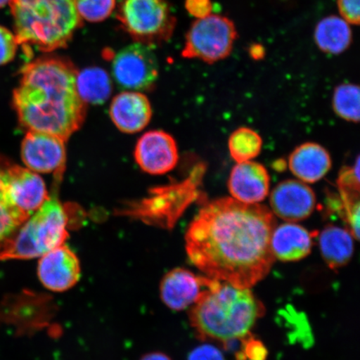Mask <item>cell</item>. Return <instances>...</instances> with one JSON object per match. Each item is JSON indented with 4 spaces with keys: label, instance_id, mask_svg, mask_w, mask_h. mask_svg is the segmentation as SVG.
Masks as SVG:
<instances>
[{
    "label": "cell",
    "instance_id": "6da1fadb",
    "mask_svg": "<svg viewBox=\"0 0 360 360\" xmlns=\"http://www.w3.org/2000/svg\"><path fill=\"white\" fill-rule=\"evenodd\" d=\"M272 211L233 198L207 202L186 232L188 259L207 277L250 289L274 263Z\"/></svg>",
    "mask_w": 360,
    "mask_h": 360
},
{
    "label": "cell",
    "instance_id": "7a4b0ae2",
    "mask_svg": "<svg viewBox=\"0 0 360 360\" xmlns=\"http://www.w3.org/2000/svg\"><path fill=\"white\" fill-rule=\"evenodd\" d=\"M77 70L70 60L44 56L22 68L13 103L22 127L67 141L83 124L86 103L76 88Z\"/></svg>",
    "mask_w": 360,
    "mask_h": 360
},
{
    "label": "cell",
    "instance_id": "3957f363",
    "mask_svg": "<svg viewBox=\"0 0 360 360\" xmlns=\"http://www.w3.org/2000/svg\"><path fill=\"white\" fill-rule=\"evenodd\" d=\"M264 313L249 289L210 278L193 304L190 319L202 338L231 342L245 338Z\"/></svg>",
    "mask_w": 360,
    "mask_h": 360
},
{
    "label": "cell",
    "instance_id": "277c9868",
    "mask_svg": "<svg viewBox=\"0 0 360 360\" xmlns=\"http://www.w3.org/2000/svg\"><path fill=\"white\" fill-rule=\"evenodd\" d=\"M18 44L51 53L65 48L82 20L74 0H13L10 4Z\"/></svg>",
    "mask_w": 360,
    "mask_h": 360
},
{
    "label": "cell",
    "instance_id": "5b68a950",
    "mask_svg": "<svg viewBox=\"0 0 360 360\" xmlns=\"http://www.w3.org/2000/svg\"><path fill=\"white\" fill-rule=\"evenodd\" d=\"M67 224L64 206L56 196L49 197L0 250V259L41 257L47 252L65 244L68 237Z\"/></svg>",
    "mask_w": 360,
    "mask_h": 360
},
{
    "label": "cell",
    "instance_id": "8992f818",
    "mask_svg": "<svg viewBox=\"0 0 360 360\" xmlns=\"http://www.w3.org/2000/svg\"><path fill=\"white\" fill-rule=\"evenodd\" d=\"M117 18L135 41L148 46L167 41L176 26L168 0H123Z\"/></svg>",
    "mask_w": 360,
    "mask_h": 360
},
{
    "label": "cell",
    "instance_id": "52a82bcc",
    "mask_svg": "<svg viewBox=\"0 0 360 360\" xmlns=\"http://www.w3.org/2000/svg\"><path fill=\"white\" fill-rule=\"evenodd\" d=\"M237 38L235 22L228 17L211 13L193 22L186 34L182 56L213 65L231 56Z\"/></svg>",
    "mask_w": 360,
    "mask_h": 360
},
{
    "label": "cell",
    "instance_id": "ba28073f",
    "mask_svg": "<svg viewBox=\"0 0 360 360\" xmlns=\"http://www.w3.org/2000/svg\"><path fill=\"white\" fill-rule=\"evenodd\" d=\"M112 75L118 86L127 91H145L159 75V65L150 46L134 43L121 49L112 62Z\"/></svg>",
    "mask_w": 360,
    "mask_h": 360
},
{
    "label": "cell",
    "instance_id": "9c48e42d",
    "mask_svg": "<svg viewBox=\"0 0 360 360\" xmlns=\"http://www.w3.org/2000/svg\"><path fill=\"white\" fill-rule=\"evenodd\" d=\"M65 139L51 134L27 132L21 143V159L37 174L60 173L66 162Z\"/></svg>",
    "mask_w": 360,
    "mask_h": 360
},
{
    "label": "cell",
    "instance_id": "30bf717a",
    "mask_svg": "<svg viewBox=\"0 0 360 360\" xmlns=\"http://www.w3.org/2000/svg\"><path fill=\"white\" fill-rule=\"evenodd\" d=\"M134 158L143 172L162 175L174 169L179 161L176 141L163 130H152L139 138Z\"/></svg>",
    "mask_w": 360,
    "mask_h": 360
},
{
    "label": "cell",
    "instance_id": "8fae6325",
    "mask_svg": "<svg viewBox=\"0 0 360 360\" xmlns=\"http://www.w3.org/2000/svg\"><path fill=\"white\" fill-rule=\"evenodd\" d=\"M80 274L77 256L65 244L39 258L38 276L42 285L49 290H69L79 282Z\"/></svg>",
    "mask_w": 360,
    "mask_h": 360
},
{
    "label": "cell",
    "instance_id": "7c38bea8",
    "mask_svg": "<svg viewBox=\"0 0 360 360\" xmlns=\"http://www.w3.org/2000/svg\"><path fill=\"white\" fill-rule=\"evenodd\" d=\"M272 213L290 222L309 217L316 206V196L311 188L300 180H285L270 195Z\"/></svg>",
    "mask_w": 360,
    "mask_h": 360
},
{
    "label": "cell",
    "instance_id": "4fadbf2b",
    "mask_svg": "<svg viewBox=\"0 0 360 360\" xmlns=\"http://www.w3.org/2000/svg\"><path fill=\"white\" fill-rule=\"evenodd\" d=\"M270 177L264 166L254 161L237 163L231 170L228 188L233 198L245 204H259L269 193Z\"/></svg>",
    "mask_w": 360,
    "mask_h": 360
},
{
    "label": "cell",
    "instance_id": "5bb4252c",
    "mask_svg": "<svg viewBox=\"0 0 360 360\" xmlns=\"http://www.w3.org/2000/svg\"><path fill=\"white\" fill-rule=\"evenodd\" d=\"M209 281L210 278L196 276L187 269H174L162 278L161 300L170 309L183 310L196 302Z\"/></svg>",
    "mask_w": 360,
    "mask_h": 360
},
{
    "label": "cell",
    "instance_id": "9a60e30c",
    "mask_svg": "<svg viewBox=\"0 0 360 360\" xmlns=\"http://www.w3.org/2000/svg\"><path fill=\"white\" fill-rule=\"evenodd\" d=\"M110 115L112 123L121 132H141L152 118L150 102L145 94L126 90L112 100Z\"/></svg>",
    "mask_w": 360,
    "mask_h": 360
},
{
    "label": "cell",
    "instance_id": "2e32d148",
    "mask_svg": "<svg viewBox=\"0 0 360 360\" xmlns=\"http://www.w3.org/2000/svg\"><path fill=\"white\" fill-rule=\"evenodd\" d=\"M10 188L18 208L29 216L49 198L43 179L34 171L15 164L11 168Z\"/></svg>",
    "mask_w": 360,
    "mask_h": 360
},
{
    "label": "cell",
    "instance_id": "e0dca14e",
    "mask_svg": "<svg viewBox=\"0 0 360 360\" xmlns=\"http://www.w3.org/2000/svg\"><path fill=\"white\" fill-rule=\"evenodd\" d=\"M331 166L330 153L316 143H303L297 147L289 158L292 174L305 184L319 181L328 173Z\"/></svg>",
    "mask_w": 360,
    "mask_h": 360
},
{
    "label": "cell",
    "instance_id": "ac0fdd59",
    "mask_svg": "<svg viewBox=\"0 0 360 360\" xmlns=\"http://www.w3.org/2000/svg\"><path fill=\"white\" fill-rule=\"evenodd\" d=\"M271 250L274 258L282 261H296L306 257L312 247V238L300 225L286 223L274 229Z\"/></svg>",
    "mask_w": 360,
    "mask_h": 360
},
{
    "label": "cell",
    "instance_id": "d6986e66",
    "mask_svg": "<svg viewBox=\"0 0 360 360\" xmlns=\"http://www.w3.org/2000/svg\"><path fill=\"white\" fill-rule=\"evenodd\" d=\"M13 163L0 155V250L30 217L13 202L11 193V168Z\"/></svg>",
    "mask_w": 360,
    "mask_h": 360
},
{
    "label": "cell",
    "instance_id": "ffe728a7",
    "mask_svg": "<svg viewBox=\"0 0 360 360\" xmlns=\"http://www.w3.org/2000/svg\"><path fill=\"white\" fill-rule=\"evenodd\" d=\"M314 38L322 52L332 56L347 51L353 39L349 22L335 15L326 17L318 22Z\"/></svg>",
    "mask_w": 360,
    "mask_h": 360
},
{
    "label": "cell",
    "instance_id": "44dd1931",
    "mask_svg": "<svg viewBox=\"0 0 360 360\" xmlns=\"http://www.w3.org/2000/svg\"><path fill=\"white\" fill-rule=\"evenodd\" d=\"M319 245L328 266L340 268L352 257L353 236L349 231L336 226L327 227L319 237Z\"/></svg>",
    "mask_w": 360,
    "mask_h": 360
},
{
    "label": "cell",
    "instance_id": "7402d4cb",
    "mask_svg": "<svg viewBox=\"0 0 360 360\" xmlns=\"http://www.w3.org/2000/svg\"><path fill=\"white\" fill-rule=\"evenodd\" d=\"M76 88L81 100L92 105L105 103L112 93L110 75L98 67H89L77 72Z\"/></svg>",
    "mask_w": 360,
    "mask_h": 360
},
{
    "label": "cell",
    "instance_id": "603a6c76",
    "mask_svg": "<svg viewBox=\"0 0 360 360\" xmlns=\"http://www.w3.org/2000/svg\"><path fill=\"white\" fill-rule=\"evenodd\" d=\"M228 146L232 159L241 163L254 160L260 154L263 141L254 129L242 127L232 133Z\"/></svg>",
    "mask_w": 360,
    "mask_h": 360
},
{
    "label": "cell",
    "instance_id": "cb8c5ba5",
    "mask_svg": "<svg viewBox=\"0 0 360 360\" xmlns=\"http://www.w3.org/2000/svg\"><path fill=\"white\" fill-rule=\"evenodd\" d=\"M359 88L353 84H342L333 96V109L342 120L349 122L359 121Z\"/></svg>",
    "mask_w": 360,
    "mask_h": 360
},
{
    "label": "cell",
    "instance_id": "d4e9b609",
    "mask_svg": "<svg viewBox=\"0 0 360 360\" xmlns=\"http://www.w3.org/2000/svg\"><path fill=\"white\" fill-rule=\"evenodd\" d=\"M81 20L98 22L109 18L116 6V0H74Z\"/></svg>",
    "mask_w": 360,
    "mask_h": 360
},
{
    "label": "cell",
    "instance_id": "484cf974",
    "mask_svg": "<svg viewBox=\"0 0 360 360\" xmlns=\"http://www.w3.org/2000/svg\"><path fill=\"white\" fill-rule=\"evenodd\" d=\"M18 46L15 34L0 26V66L8 64L15 58Z\"/></svg>",
    "mask_w": 360,
    "mask_h": 360
},
{
    "label": "cell",
    "instance_id": "4316f807",
    "mask_svg": "<svg viewBox=\"0 0 360 360\" xmlns=\"http://www.w3.org/2000/svg\"><path fill=\"white\" fill-rule=\"evenodd\" d=\"M340 192L359 193V158L352 167H345L337 179Z\"/></svg>",
    "mask_w": 360,
    "mask_h": 360
},
{
    "label": "cell",
    "instance_id": "83f0119b",
    "mask_svg": "<svg viewBox=\"0 0 360 360\" xmlns=\"http://www.w3.org/2000/svg\"><path fill=\"white\" fill-rule=\"evenodd\" d=\"M360 0H337L338 10L342 19L349 25H359L360 21Z\"/></svg>",
    "mask_w": 360,
    "mask_h": 360
},
{
    "label": "cell",
    "instance_id": "f1b7e54d",
    "mask_svg": "<svg viewBox=\"0 0 360 360\" xmlns=\"http://www.w3.org/2000/svg\"><path fill=\"white\" fill-rule=\"evenodd\" d=\"M244 351L241 354L240 360H265L267 356L266 349L258 340H247L244 344Z\"/></svg>",
    "mask_w": 360,
    "mask_h": 360
},
{
    "label": "cell",
    "instance_id": "f546056e",
    "mask_svg": "<svg viewBox=\"0 0 360 360\" xmlns=\"http://www.w3.org/2000/svg\"><path fill=\"white\" fill-rule=\"evenodd\" d=\"M186 8L192 16L202 19L212 13L213 4L210 0H186Z\"/></svg>",
    "mask_w": 360,
    "mask_h": 360
},
{
    "label": "cell",
    "instance_id": "4dcf8cb0",
    "mask_svg": "<svg viewBox=\"0 0 360 360\" xmlns=\"http://www.w3.org/2000/svg\"><path fill=\"white\" fill-rule=\"evenodd\" d=\"M188 360H224L220 351L212 345L199 346L188 354Z\"/></svg>",
    "mask_w": 360,
    "mask_h": 360
},
{
    "label": "cell",
    "instance_id": "1f68e13d",
    "mask_svg": "<svg viewBox=\"0 0 360 360\" xmlns=\"http://www.w3.org/2000/svg\"><path fill=\"white\" fill-rule=\"evenodd\" d=\"M139 360H172L171 359L168 355H166L163 353L155 352L143 355V356Z\"/></svg>",
    "mask_w": 360,
    "mask_h": 360
},
{
    "label": "cell",
    "instance_id": "d6a6232c",
    "mask_svg": "<svg viewBox=\"0 0 360 360\" xmlns=\"http://www.w3.org/2000/svg\"><path fill=\"white\" fill-rule=\"evenodd\" d=\"M264 49L262 46H260L259 44H255L254 46H252L250 49V55L253 56V58H260L261 55H264Z\"/></svg>",
    "mask_w": 360,
    "mask_h": 360
},
{
    "label": "cell",
    "instance_id": "836d02e7",
    "mask_svg": "<svg viewBox=\"0 0 360 360\" xmlns=\"http://www.w3.org/2000/svg\"><path fill=\"white\" fill-rule=\"evenodd\" d=\"M13 0H0V8L6 7V6H10L12 3Z\"/></svg>",
    "mask_w": 360,
    "mask_h": 360
}]
</instances>
